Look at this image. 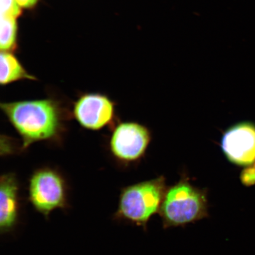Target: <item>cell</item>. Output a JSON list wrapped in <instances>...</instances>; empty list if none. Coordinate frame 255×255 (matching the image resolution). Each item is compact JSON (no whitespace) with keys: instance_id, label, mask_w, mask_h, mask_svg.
<instances>
[{"instance_id":"cell-7","label":"cell","mask_w":255,"mask_h":255,"mask_svg":"<svg viewBox=\"0 0 255 255\" xmlns=\"http://www.w3.org/2000/svg\"><path fill=\"white\" fill-rule=\"evenodd\" d=\"M223 153L229 161L238 165H249L255 161V126L238 124L227 130L222 139Z\"/></svg>"},{"instance_id":"cell-6","label":"cell","mask_w":255,"mask_h":255,"mask_svg":"<svg viewBox=\"0 0 255 255\" xmlns=\"http://www.w3.org/2000/svg\"><path fill=\"white\" fill-rule=\"evenodd\" d=\"M73 115L85 128L100 130L113 121L115 104L106 95L86 94L81 95L73 105Z\"/></svg>"},{"instance_id":"cell-9","label":"cell","mask_w":255,"mask_h":255,"mask_svg":"<svg viewBox=\"0 0 255 255\" xmlns=\"http://www.w3.org/2000/svg\"><path fill=\"white\" fill-rule=\"evenodd\" d=\"M36 80L28 74L11 53L1 51L0 55V83L2 86L23 79Z\"/></svg>"},{"instance_id":"cell-3","label":"cell","mask_w":255,"mask_h":255,"mask_svg":"<svg viewBox=\"0 0 255 255\" xmlns=\"http://www.w3.org/2000/svg\"><path fill=\"white\" fill-rule=\"evenodd\" d=\"M167 190L162 176L124 188L114 218L141 226L146 231L152 217L159 213Z\"/></svg>"},{"instance_id":"cell-11","label":"cell","mask_w":255,"mask_h":255,"mask_svg":"<svg viewBox=\"0 0 255 255\" xmlns=\"http://www.w3.org/2000/svg\"><path fill=\"white\" fill-rule=\"evenodd\" d=\"M1 15L17 18L21 13V7L16 0H1Z\"/></svg>"},{"instance_id":"cell-12","label":"cell","mask_w":255,"mask_h":255,"mask_svg":"<svg viewBox=\"0 0 255 255\" xmlns=\"http://www.w3.org/2000/svg\"><path fill=\"white\" fill-rule=\"evenodd\" d=\"M242 183L250 186L255 183V168H249L242 172L241 176Z\"/></svg>"},{"instance_id":"cell-1","label":"cell","mask_w":255,"mask_h":255,"mask_svg":"<svg viewBox=\"0 0 255 255\" xmlns=\"http://www.w3.org/2000/svg\"><path fill=\"white\" fill-rule=\"evenodd\" d=\"M1 110L23 139V148L52 139L62 130V110L55 101H23L1 103Z\"/></svg>"},{"instance_id":"cell-2","label":"cell","mask_w":255,"mask_h":255,"mask_svg":"<svg viewBox=\"0 0 255 255\" xmlns=\"http://www.w3.org/2000/svg\"><path fill=\"white\" fill-rule=\"evenodd\" d=\"M165 229L185 226L209 216L206 190L193 186L186 179L181 180L167 189L159 210Z\"/></svg>"},{"instance_id":"cell-13","label":"cell","mask_w":255,"mask_h":255,"mask_svg":"<svg viewBox=\"0 0 255 255\" xmlns=\"http://www.w3.org/2000/svg\"><path fill=\"white\" fill-rule=\"evenodd\" d=\"M39 0H16L20 7L30 8L36 5Z\"/></svg>"},{"instance_id":"cell-5","label":"cell","mask_w":255,"mask_h":255,"mask_svg":"<svg viewBox=\"0 0 255 255\" xmlns=\"http://www.w3.org/2000/svg\"><path fill=\"white\" fill-rule=\"evenodd\" d=\"M147 128L134 123L120 124L110 139V149L120 161L131 162L141 158L150 141Z\"/></svg>"},{"instance_id":"cell-4","label":"cell","mask_w":255,"mask_h":255,"mask_svg":"<svg viewBox=\"0 0 255 255\" xmlns=\"http://www.w3.org/2000/svg\"><path fill=\"white\" fill-rule=\"evenodd\" d=\"M28 199L34 209L45 218L56 209L68 207V191L65 179L49 168L35 171L28 184Z\"/></svg>"},{"instance_id":"cell-8","label":"cell","mask_w":255,"mask_h":255,"mask_svg":"<svg viewBox=\"0 0 255 255\" xmlns=\"http://www.w3.org/2000/svg\"><path fill=\"white\" fill-rule=\"evenodd\" d=\"M20 213L18 183L14 174L1 175L0 179V231L1 234L13 230Z\"/></svg>"},{"instance_id":"cell-10","label":"cell","mask_w":255,"mask_h":255,"mask_svg":"<svg viewBox=\"0 0 255 255\" xmlns=\"http://www.w3.org/2000/svg\"><path fill=\"white\" fill-rule=\"evenodd\" d=\"M17 23L15 18L1 15L0 47L2 52L12 49L15 43Z\"/></svg>"}]
</instances>
